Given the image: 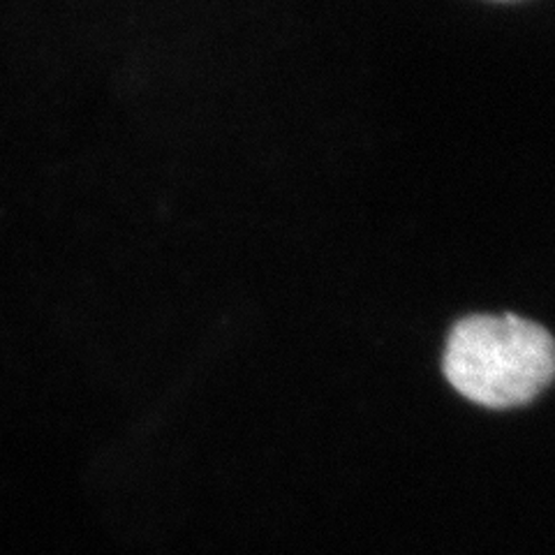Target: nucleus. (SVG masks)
I'll return each instance as SVG.
<instances>
[{
  "label": "nucleus",
  "instance_id": "f257e3e1",
  "mask_svg": "<svg viewBox=\"0 0 555 555\" xmlns=\"http://www.w3.org/2000/svg\"><path fill=\"white\" fill-rule=\"evenodd\" d=\"M442 371L451 387L481 408L526 405L555 379V338L512 312L463 318L449 332Z\"/></svg>",
  "mask_w": 555,
  "mask_h": 555
}]
</instances>
